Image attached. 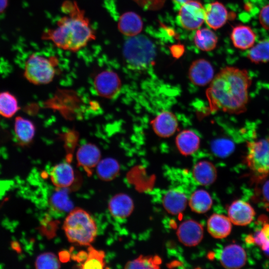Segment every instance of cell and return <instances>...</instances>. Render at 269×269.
Instances as JSON below:
<instances>
[{
    "label": "cell",
    "mask_w": 269,
    "mask_h": 269,
    "mask_svg": "<svg viewBox=\"0 0 269 269\" xmlns=\"http://www.w3.org/2000/svg\"><path fill=\"white\" fill-rule=\"evenodd\" d=\"M251 80L248 72L234 67H226L213 78L206 91L209 110L240 114L246 110L248 90Z\"/></svg>",
    "instance_id": "cell-1"
},
{
    "label": "cell",
    "mask_w": 269,
    "mask_h": 269,
    "mask_svg": "<svg viewBox=\"0 0 269 269\" xmlns=\"http://www.w3.org/2000/svg\"><path fill=\"white\" fill-rule=\"evenodd\" d=\"M62 10L67 14L59 18L54 28L46 30L42 38L52 42L58 48L77 51L96 38L85 11L75 1H66Z\"/></svg>",
    "instance_id": "cell-2"
},
{
    "label": "cell",
    "mask_w": 269,
    "mask_h": 269,
    "mask_svg": "<svg viewBox=\"0 0 269 269\" xmlns=\"http://www.w3.org/2000/svg\"><path fill=\"white\" fill-rule=\"evenodd\" d=\"M63 229L69 242L81 246L91 245L97 235L94 219L87 211L78 208L70 212Z\"/></svg>",
    "instance_id": "cell-3"
},
{
    "label": "cell",
    "mask_w": 269,
    "mask_h": 269,
    "mask_svg": "<svg viewBox=\"0 0 269 269\" xmlns=\"http://www.w3.org/2000/svg\"><path fill=\"white\" fill-rule=\"evenodd\" d=\"M123 56L129 68L136 70H144L153 62L155 49L153 43L144 35L130 37L125 42Z\"/></svg>",
    "instance_id": "cell-4"
},
{
    "label": "cell",
    "mask_w": 269,
    "mask_h": 269,
    "mask_svg": "<svg viewBox=\"0 0 269 269\" xmlns=\"http://www.w3.org/2000/svg\"><path fill=\"white\" fill-rule=\"evenodd\" d=\"M58 61L55 56L46 57L33 53L26 60L24 75L30 82L41 85L49 83L54 78Z\"/></svg>",
    "instance_id": "cell-5"
},
{
    "label": "cell",
    "mask_w": 269,
    "mask_h": 269,
    "mask_svg": "<svg viewBox=\"0 0 269 269\" xmlns=\"http://www.w3.org/2000/svg\"><path fill=\"white\" fill-rule=\"evenodd\" d=\"M246 162L250 168L260 177L269 174V139H261L248 143Z\"/></svg>",
    "instance_id": "cell-6"
},
{
    "label": "cell",
    "mask_w": 269,
    "mask_h": 269,
    "mask_svg": "<svg viewBox=\"0 0 269 269\" xmlns=\"http://www.w3.org/2000/svg\"><path fill=\"white\" fill-rule=\"evenodd\" d=\"M205 7L200 1L192 0L179 8L177 18L183 28L193 30L202 25L205 21Z\"/></svg>",
    "instance_id": "cell-7"
},
{
    "label": "cell",
    "mask_w": 269,
    "mask_h": 269,
    "mask_svg": "<svg viewBox=\"0 0 269 269\" xmlns=\"http://www.w3.org/2000/svg\"><path fill=\"white\" fill-rule=\"evenodd\" d=\"M94 85L97 93L107 98L117 96L121 88V81L117 74L109 70L98 74L94 79Z\"/></svg>",
    "instance_id": "cell-8"
},
{
    "label": "cell",
    "mask_w": 269,
    "mask_h": 269,
    "mask_svg": "<svg viewBox=\"0 0 269 269\" xmlns=\"http://www.w3.org/2000/svg\"><path fill=\"white\" fill-rule=\"evenodd\" d=\"M203 228L198 222L188 220L179 226L177 235L180 242L184 245L193 247L197 245L203 237Z\"/></svg>",
    "instance_id": "cell-9"
},
{
    "label": "cell",
    "mask_w": 269,
    "mask_h": 269,
    "mask_svg": "<svg viewBox=\"0 0 269 269\" xmlns=\"http://www.w3.org/2000/svg\"><path fill=\"white\" fill-rule=\"evenodd\" d=\"M214 69L211 63L204 59L194 61L190 66L188 76L195 85L204 86L211 83L214 78Z\"/></svg>",
    "instance_id": "cell-10"
},
{
    "label": "cell",
    "mask_w": 269,
    "mask_h": 269,
    "mask_svg": "<svg viewBox=\"0 0 269 269\" xmlns=\"http://www.w3.org/2000/svg\"><path fill=\"white\" fill-rule=\"evenodd\" d=\"M151 125L155 134L163 138L172 135L178 126L175 115L168 111H163L158 113L151 121Z\"/></svg>",
    "instance_id": "cell-11"
},
{
    "label": "cell",
    "mask_w": 269,
    "mask_h": 269,
    "mask_svg": "<svg viewBox=\"0 0 269 269\" xmlns=\"http://www.w3.org/2000/svg\"><path fill=\"white\" fill-rule=\"evenodd\" d=\"M221 265L226 269H237L243 267L247 261L246 253L240 245L231 244L221 251L220 257Z\"/></svg>",
    "instance_id": "cell-12"
},
{
    "label": "cell",
    "mask_w": 269,
    "mask_h": 269,
    "mask_svg": "<svg viewBox=\"0 0 269 269\" xmlns=\"http://www.w3.org/2000/svg\"><path fill=\"white\" fill-rule=\"evenodd\" d=\"M255 212L247 202L242 200L233 202L228 209V217L236 225L246 226L253 220Z\"/></svg>",
    "instance_id": "cell-13"
},
{
    "label": "cell",
    "mask_w": 269,
    "mask_h": 269,
    "mask_svg": "<svg viewBox=\"0 0 269 269\" xmlns=\"http://www.w3.org/2000/svg\"><path fill=\"white\" fill-rule=\"evenodd\" d=\"M205 21L213 29L216 30L222 27L229 18L227 8L219 1L207 3L205 6Z\"/></svg>",
    "instance_id": "cell-14"
},
{
    "label": "cell",
    "mask_w": 269,
    "mask_h": 269,
    "mask_svg": "<svg viewBox=\"0 0 269 269\" xmlns=\"http://www.w3.org/2000/svg\"><path fill=\"white\" fill-rule=\"evenodd\" d=\"M76 157L78 165L84 169L88 176H90L93 169L100 161L101 152L96 145L87 143L79 148Z\"/></svg>",
    "instance_id": "cell-15"
},
{
    "label": "cell",
    "mask_w": 269,
    "mask_h": 269,
    "mask_svg": "<svg viewBox=\"0 0 269 269\" xmlns=\"http://www.w3.org/2000/svg\"><path fill=\"white\" fill-rule=\"evenodd\" d=\"M230 37L235 47L239 50H246L255 45L257 35L250 26L239 24L233 27Z\"/></svg>",
    "instance_id": "cell-16"
},
{
    "label": "cell",
    "mask_w": 269,
    "mask_h": 269,
    "mask_svg": "<svg viewBox=\"0 0 269 269\" xmlns=\"http://www.w3.org/2000/svg\"><path fill=\"white\" fill-rule=\"evenodd\" d=\"M108 207L111 214L114 218L124 219L132 214L134 205L132 199L129 195L119 193L111 198Z\"/></svg>",
    "instance_id": "cell-17"
},
{
    "label": "cell",
    "mask_w": 269,
    "mask_h": 269,
    "mask_svg": "<svg viewBox=\"0 0 269 269\" xmlns=\"http://www.w3.org/2000/svg\"><path fill=\"white\" fill-rule=\"evenodd\" d=\"M118 27L123 35L130 37L140 33L142 29L143 23L138 14L134 12L128 11L120 16Z\"/></svg>",
    "instance_id": "cell-18"
},
{
    "label": "cell",
    "mask_w": 269,
    "mask_h": 269,
    "mask_svg": "<svg viewBox=\"0 0 269 269\" xmlns=\"http://www.w3.org/2000/svg\"><path fill=\"white\" fill-rule=\"evenodd\" d=\"M176 145L179 151L185 156L192 154L200 146V139L193 131L185 130L179 133L175 138Z\"/></svg>",
    "instance_id": "cell-19"
},
{
    "label": "cell",
    "mask_w": 269,
    "mask_h": 269,
    "mask_svg": "<svg viewBox=\"0 0 269 269\" xmlns=\"http://www.w3.org/2000/svg\"><path fill=\"white\" fill-rule=\"evenodd\" d=\"M50 179L57 188H68L74 180L73 169L71 165L67 162L59 163L51 171Z\"/></svg>",
    "instance_id": "cell-20"
},
{
    "label": "cell",
    "mask_w": 269,
    "mask_h": 269,
    "mask_svg": "<svg viewBox=\"0 0 269 269\" xmlns=\"http://www.w3.org/2000/svg\"><path fill=\"white\" fill-rule=\"evenodd\" d=\"M232 222L229 217L223 215L214 214L207 221V230L214 238L222 239L231 233Z\"/></svg>",
    "instance_id": "cell-21"
},
{
    "label": "cell",
    "mask_w": 269,
    "mask_h": 269,
    "mask_svg": "<svg viewBox=\"0 0 269 269\" xmlns=\"http://www.w3.org/2000/svg\"><path fill=\"white\" fill-rule=\"evenodd\" d=\"M195 181L201 185H209L217 178V170L214 164L210 161L202 160L197 162L192 171Z\"/></svg>",
    "instance_id": "cell-22"
},
{
    "label": "cell",
    "mask_w": 269,
    "mask_h": 269,
    "mask_svg": "<svg viewBox=\"0 0 269 269\" xmlns=\"http://www.w3.org/2000/svg\"><path fill=\"white\" fill-rule=\"evenodd\" d=\"M187 199L185 194L178 189H171L164 195L162 203L165 209L170 214H178L186 206Z\"/></svg>",
    "instance_id": "cell-23"
},
{
    "label": "cell",
    "mask_w": 269,
    "mask_h": 269,
    "mask_svg": "<svg viewBox=\"0 0 269 269\" xmlns=\"http://www.w3.org/2000/svg\"><path fill=\"white\" fill-rule=\"evenodd\" d=\"M14 131L17 141L22 145L29 144L33 139L35 132L34 124L21 117L15 119Z\"/></svg>",
    "instance_id": "cell-24"
},
{
    "label": "cell",
    "mask_w": 269,
    "mask_h": 269,
    "mask_svg": "<svg viewBox=\"0 0 269 269\" xmlns=\"http://www.w3.org/2000/svg\"><path fill=\"white\" fill-rule=\"evenodd\" d=\"M194 42L200 50L210 51L216 47L218 37L211 29L203 28L196 31L194 36Z\"/></svg>",
    "instance_id": "cell-25"
},
{
    "label": "cell",
    "mask_w": 269,
    "mask_h": 269,
    "mask_svg": "<svg viewBox=\"0 0 269 269\" xmlns=\"http://www.w3.org/2000/svg\"><path fill=\"white\" fill-rule=\"evenodd\" d=\"M50 198L51 208L59 213L70 212L73 204L69 198L67 188H57Z\"/></svg>",
    "instance_id": "cell-26"
},
{
    "label": "cell",
    "mask_w": 269,
    "mask_h": 269,
    "mask_svg": "<svg viewBox=\"0 0 269 269\" xmlns=\"http://www.w3.org/2000/svg\"><path fill=\"white\" fill-rule=\"evenodd\" d=\"M213 201L209 193L203 189L194 192L191 195L189 204L191 209L197 213H204L211 208Z\"/></svg>",
    "instance_id": "cell-27"
},
{
    "label": "cell",
    "mask_w": 269,
    "mask_h": 269,
    "mask_svg": "<svg viewBox=\"0 0 269 269\" xmlns=\"http://www.w3.org/2000/svg\"><path fill=\"white\" fill-rule=\"evenodd\" d=\"M96 167L98 177L105 181L113 180L120 172L119 164L113 158L108 157L100 160Z\"/></svg>",
    "instance_id": "cell-28"
},
{
    "label": "cell",
    "mask_w": 269,
    "mask_h": 269,
    "mask_svg": "<svg viewBox=\"0 0 269 269\" xmlns=\"http://www.w3.org/2000/svg\"><path fill=\"white\" fill-rule=\"evenodd\" d=\"M247 57L256 64L269 61V39L262 40L255 44L249 49Z\"/></svg>",
    "instance_id": "cell-29"
},
{
    "label": "cell",
    "mask_w": 269,
    "mask_h": 269,
    "mask_svg": "<svg viewBox=\"0 0 269 269\" xmlns=\"http://www.w3.org/2000/svg\"><path fill=\"white\" fill-rule=\"evenodd\" d=\"M18 110V102L14 95L8 92L0 93V116L9 118Z\"/></svg>",
    "instance_id": "cell-30"
},
{
    "label": "cell",
    "mask_w": 269,
    "mask_h": 269,
    "mask_svg": "<svg viewBox=\"0 0 269 269\" xmlns=\"http://www.w3.org/2000/svg\"><path fill=\"white\" fill-rule=\"evenodd\" d=\"M105 258V253L104 251L98 250L90 245L88 248L87 257L80 265V268L103 269L106 265Z\"/></svg>",
    "instance_id": "cell-31"
},
{
    "label": "cell",
    "mask_w": 269,
    "mask_h": 269,
    "mask_svg": "<svg viewBox=\"0 0 269 269\" xmlns=\"http://www.w3.org/2000/svg\"><path fill=\"white\" fill-rule=\"evenodd\" d=\"M213 153L219 157H225L232 153L235 148L234 143L226 138H219L211 143Z\"/></svg>",
    "instance_id": "cell-32"
},
{
    "label": "cell",
    "mask_w": 269,
    "mask_h": 269,
    "mask_svg": "<svg viewBox=\"0 0 269 269\" xmlns=\"http://www.w3.org/2000/svg\"><path fill=\"white\" fill-rule=\"evenodd\" d=\"M35 266L38 269H57L60 268V264L55 254L52 253H44L37 257Z\"/></svg>",
    "instance_id": "cell-33"
},
{
    "label": "cell",
    "mask_w": 269,
    "mask_h": 269,
    "mask_svg": "<svg viewBox=\"0 0 269 269\" xmlns=\"http://www.w3.org/2000/svg\"><path fill=\"white\" fill-rule=\"evenodd\" d=\"M160 261L155 257H140L128 262L126 269H155L158 268Z\"/></svg>",
    "instance_id": "cell-34"
},
{
    "label": "cell",
    "mask_w": 269,
    "mask_h": 269,
    "mask_svg": "<svg viewBox=\"0 0 269 269\" xmlns=\"http://www.w3.org/2000/svg\"><path fill=\"white\" fill-rule=\"evenodd\" d=\"M257 195L263 203L269 206V180L264 182L258 188Z\"/></svg>",
    "instance_id": "cell-35"
},
{
    "label": "cell",
    "mask_w": 269,
    "mask_h": 269,
    "mask_svg": "<svg viewBox=\"0 0 269 269\" xmlns=\"http://www.w3.org/2000/svg\"><path fill=\"white\" fill-rule=\"evenodd\" d=\"M259 22L265 29L269 30V4L263 6L259 15Z\"/></svg>",
    "instance_id": "cell-36"
},
{
    "label": "cell",
    "mask_w": 269,
    "mask_h": 269,
    "mask_svg": "<svg viewBox=\"0 0 269 269\" xmlns=\"http://www.w3.org/2000/svg\"><path fill=\"white\" fill-rule=\"evenodd\" d=\"M261 231L264 237L265 243L269 242V224H265Z\"/></svg>",
    "instance_id": "cell-37"
},
{
    "label": "cell",
    "mask_w": 269,
    "mask_h": 269,
    "mask_svg": "<svg viewBox=\"0 0 269 269\" xmlns=\"http://www.w3.org/2000/svg\"><path fill=\"white\" fill-rule=\"evenodd\" d=\"M87 257V253L82 251L78 253V254L76 255L75 259L79 262H84L85 261Z\"/></svg>",
    "instance_id": "cell-38"
},
{
    "label": "cell",
    "mask_w": 269,
    "mask_h": 269,
    "mask_svg": "<svg viewBox=\"0 0 269 269\" xmlns=\"http://www.w3.org/2000/svg\"><path fill=\"white\" fill-rule=\"evenodd\" d=\"M174 4L179 9V8L185 3L192 0H172Z\"/></svg>",
    "instance_id": "cell-39"
},
{
    "label": "cell",
    "mask_w": 269,
    "mask_h": 269,
    "mask_svg": "<svg viewBox=\"0 0 269 269\" xmlns=\"http://www.w3.org/2000/svg\"><path fill=\"white\" fill-rule=\"evenodd\" d=\"M7 4V0H0V13L5 9Z\"/></svg>",
    "instance_id": "cell-40"
},
{
    "label": "cell",
    "mask_w": 269,
    "mask_h": 269,
    "mask_svg": "<svg viewBox=\"0 0 269 269\" xmlns=\"http://www.w3.org/2000/svg\"><path fill=\"white\" fill-rule=\"evenodd\" d=\"M265 255L269 258V248L263 251Z\"/></svg>",
    "instance_id": "cell-41"
}]
</instances>
